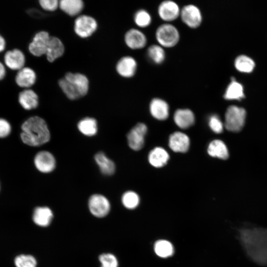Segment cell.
<instances>
[{"label": "cell", "instance_id": "obj_1", "mask_svg": "<svg viewBox=\"0 0 267 267\" xmlns=\"http://www.w3.org/2000/svg\"><path fill=\"white\" fill-rule=\"evenodd\" d=\"M238 238L253 261L267 266V228L243 227L238 230Z\"/></svg>", "mask_w": 267, "mask_h": 267}, {"label": "cell", "instance_id": "obj_2", "mask_svg": "<svg viewBox=\"0 0 267 267\" xmlns=\"http://www.w3.org/2000/svg\"><path fill=\"white\" fill-rule=\"evenodd\" d=\"M20 136L22 141L30 146H39L48 142L50 133L45 121L35 116L26 120L22 124Z\"/></svg>", "mask_w": 267, "mask_h": 267}, {"label": "cell", "instance_id": "obj_3", "mask_svg": "<svg viewBox=\"0 0 267 267\" xmlns=\"http://www.w3.org/2000/svg\"><path fill=\"white\" fill-rule=\"evenodd\" d=\"M59 86L66 96L72 100L85 96L89 88L87 77L81 73H67L60 79Z\"/></svg>", "mask_w": 267, "mask_h": 267}, {"label": "cell", "instance_id": "obj_4", "mask_svg": "<svg viewBox=\"0 0 267 267\" xmlns=\"http://www.w3.org/2000/svg\"><path fill=\"white\" fill-rule=\"evenodd\" d=\"M155 38L158 44L163 47L171 48L178 43L180 34L176 26L170 23H165L157 28Z\"/></svg>", "mask_w": 267, "mask_h": 267}, {"label": "cell", "instance_id": "obj_5", "mask_svg": "<svg viewBox=\"0 0 267 267\" xmlns=\"http://www.w3.org/2000/svg\"><path fill=\"white\" fill-rule=\"evenodd\" d=\"M246 115L245 109L235 105L229 106L225 114V128L229 131L238 132L243 128Z\"/></svg>", "mask_w": 267, "mask_h": 267}, {"label": "cell", "instance_id": "obj_6", "mask_svg": "<svg viewBox=\"0 0 267 267\" xmlns=\"http://www.w3.org/2000/svg\"><path fill=\"white\" fill-rule=\"evenodd\" d=\"M2 61L7 69L17 72L25 66L26 56L20 49L13 48L3 53Z\"/></svg>", "mask_w": 267, "mask_h": 267}, {"label": "cell", "instance_id": "obj_7", "mask_svg": "<svg viewBox=\"0 0 267 267\" xmlns=\"http://www.w3.org/2000/svg\"><path fill=\"white\" fill-rule=\"evenodd\" d=\"M179 17L185 25L192 29L199 27L202 22L200 9L193 4L185 5L181 8Z\"/></svg>", "mask_w": 267, "mask_h": 267}, {"label": "cell", "instance_id": "obj_8", "mask_svg": "<svg viewBox=\"0 0 267 267\" xmlns=\"http://www.w3.org/2000/svg\"><path fill=\"white\" fill-rule=\"evenodd\" d=\"M97 27V22L93 18L83 15L76 19L74 30L78 36L86 38L90 36L96 31Z\"/></svg>", "mask_w": 267, "mask_h": 267}, {"label": "cell", "instance_id": "obj_9", "mask_svg": "<svg viewBox=\"0 0 267 267\" xmlns=\"http://www.w3.org/2000/svg\"><path fill=\"white\" fill-rule=\"evenodd\" d=\"M50 37L47 32H37L28 45V50L33 55L39 57L45 55Z\"/></svg>", "mask_w": 267, "mask_h": 267}, {"label": "cell", "instance_id": "obj_10", "mask_svg": "<svg viewBox=\"0 0 267 267\" xmlns=\"http://www.w3.org/2000/svg\"><path fill=\"white\" fill-rule=\"evenodd\" d=\"M89 210L94 216L97 218L105 217L110 209L108 200L100 194L92 195L89 200Z\"/></svg>", "mask_w": 267, "mask_h": 267}, {"label": "cell", "instance_id": "obj_11", "mask_svg": "<svg viewBox=\"0 0 267 267\" xmlns=\"http://www.w3.org/2000/svg\"><path fill=\"white\" fill-rule=\"evenodd\" d=\"M181 8L175 1L166 0L161 2L158 7L159 17L166 23L175 21L180 16Z\"/></svg>", "mask_w": 267, "mask_h": 267}, {"label": "cell", "instance_id": "obj_12", "mask_svg": "<svg viewBox=\"0 0 267 267\" xmlns=\"http://www.w3.org/2000/svg\"><path fill=\"white\" fill-rule=\"evenodd\" d=\"M146 132L147 127L144 124H136L127 135L128 144L130 148L136 151L141 149L144 145V136Z\"/></svg>", "mask_w": 267, "mask_h": 267}, {"label": "cell", "instance_id": "obj_13", "mask_svg": "<svg viewBox=\"0 0 267 267\" xmlns=\"http://www.w3.org/2000/svg\"><path fill=\"white\" fill-rule=\"evenodd\" d=\"M36 79L35 71L27 66L17 71L14 77L15 84L23 89H30L36 83Z\"/></svg>", "mask_w": 267, "mask_h": 267}, {"label": "cell", "instance_id": "obj_14", "mask_svg": "<svg viewBox=\"0 0 267 267\" xmlns=\"http://www.w3.org/2000/svg\"><path fill=\"white\" fill-rule=\"evenodd\" d=\"M34 164L41 172L48 173L52 171L55 167V160L51 153L42 151L38 152L34 158Z\"/></svg>", "mask_w": 267, "mask_h": 267}, {"label": "cell", "instance_id": "obj_15", "mask_svg": "<svg viewBox=\"0 0 267 267\" xmlns=\"http://www.w3.org/2000/svg\"><path fill=\"white\" fill-rule=\"evenodd\" d=\"M147 38L140 30L131 29L125 35L126 45L132 49H139L144 47L147 44Z\"/></svg>", "mask_w": 267, "mask_h": 267}, {"label": "cell", "instance_id": "obj_16", "mask_svg": "<svg viewBox=\"0 0 267 267\" xmlns=\"http://www.w3.org/2000/svg\"><path fill=\"white\" fill-rule=\"evenodd\" d=\"M137 67L136 60L132 56H126L121 58L117 62L116 70L120 76L128 78L135 75Z\"/></svg>", "mask_w": 267, "mask_h": 267}, {"label": "cell", "instance_id": "obj_17", "mask_svg": "<svg viewBox=\"0 0 267 267\" xmlns=\"http://www.w3.org/2000/svg\"><path fill=\"white\" fill-rule=\"evenodd\" d=\"M18 101L24 109L31 110L38 107L39 98L34 90L31 89H23L18 93Z\"/></svg>", "mask_w": 267, "mask_h": 267}, {"label": "cell", "instance_id": "obj_18", "mask_svg": "<svg viewBox=\"0 0 267 267\" xmlns=\"http://www.w3.org/2000/svg\"><path fill=\"white\" fill-rule=\"evenodd\" d=\"M190 141L188 136L181 132H175L169 137V145L175 152L184 153L189 147Z\"/></svg>", "mask_w": 267, "mask_h": 267}, {"label": "cell", "instance_id": "obj_19", "mask_svg": "<svg viewBox=\"0 0 267 267\" xmlns=\"http://www.w3.org/2000/svg\"><path fill=\"white\" fill-rule=\"evenodd\" d=\"M149 110L151 115L156 119L164 120L169 116V105L161 98L152 99L150 103Z\"/></svg>", "mask_w": 267, "mask_h": 267}, {"label": "cell", "instance_id": "obj_20", "mask_svg": "<svg viewBox=\"0 0 267 267\" xmlns=\"http://www.w3.org/2000/svg\"><path fill=\"white\" fill-rule=\"evenodd\" d=\"M174 120L176 125L181 129H187L194 123L195 117L191 110L188 109H178L174 115Z\"/></svg>", "mask_w": 267, "mask_h": 267}, {"label": "cell", "instance_id": "obj_21", "mask_svg": "<svg viewBox=\"0 0 267 267\" xmlns=\"http://www.w3.org/2000/svg\"><path fill=\"white\" fill-rule=\"evenodd\" d=\"M64 52V46L58 38L50 37L45 55L49 62H53L57 58L61 57Z\"/></svg>", "mask_w": 267, "mask_h": 267}, {"label": "cell", "instance_id": "obj_22", "mask_svg": "<svg viewBox=\"0 0 267 267\" xmlns=\"http://www.w3.org/2000/svg\"><path fill=\"white\" fill-rule=\"evenodd\" d=\"M53 215L52 211L47 207H38L34 211L33 220L38 225L45 227L52 221Z\"/></svg>", "mask_w": 267, "mask_h": 267}, {"label": "cell", "instance_id": "obj_23", "mask_svg": "<svg viewBox=\"0 0 267 267\" xmlns=\"http://www.w3.org/2000/svg\"><path fill=\"white\" fill-rule=\"evenodd\" d=\"M245 96L244 88L241 84L238 82L233 78L227 87L223 94L226 100H240Z\"/></svg>", "mask_w": 267, "mask_h": 267}, {"label": "cell", "instance_id": "obj_24", "mask_svg": "<svg viewBox=\"0 0 267 267\" xmlns=\"http://www.w3.org/2000/svg\"><path fill=\"white\" fill-rule=\"evenodd\" d=\"M169 158L168 152L164 148L160 147L152 149L148 155L150 164L156 168L164 166L167 163Z\"/></svg>", "mask_w": 267, "mask_h": 267}, {"label": "cell", "instance_id": "obj_25", "mask_svg": "<svg viewBox=\"0 0 267 267\" xmlns=\"http://www.w3.org/2000/svg\"><path fill=\"white\" fill-rule=\"evenodd\" d=\"M59 6L66 14L74 16L81 12L84 3L81 0H61L59 1Z\"/></svg>", "mask_w": 267, "mask_h": 267}, {"label": "cell", "instance_id": "obj_26", "mask_svg": "<svg viewBox=\"0 0 267 267\" xmlns=\"http://www.w3.org/2000/svg\"><path fill=\"white\" fill-rule=\"evenodd\" d=\"M208 154L212 156L222 159L228 157V152L224 143L221 140L216 139L210 142L208 148Z\"/></svg>", "mask_w": 267, "mask_h": 267}, {"label": "cell", "instance_id": "obj_27", "mask_svg": "<svg viewBox=\"0 0 267 267\" xmlns=\"http://www.w3.org/2000/svg\"><path fill=\"white\" fill-rule=\"evenodd\" d=\"M94 159L102 174L111 175L115 171L114 162L109 159L104 153L100 152L95 154Z\"/></svg>", "mask_w": 267, "mask_h": 267}, {"label": "cell", "instance_id": "obj_28", "mask_svg": "<svg viewBox=\"0 0 267 267\" xmlns=\"http://www.w3.org/2000/svg\"><path fill=\"white\" fill-rule=\"evenodd\" d=\"M235 68L239 72L251 73L255 67V63L249 56L242 54L238 56L234 60Z\"/></svg>", "mask_w": 267, "mask_h": 267}, {"label": "cell", "instance_id": "obj_29", "mask_svg": "<svg viewBox=\"0 0 267 267\" xmlns=\"http://www.w3.org/2000/svg\"><path fill=\"white\" fill-rule=\"evenodd\" d=\"M79 130L85 135L92 136L97 131L96 121L92 118L87 117L81 120L78 124Z\"/></svg>", "mask_w": 267, "mask_h": 267}, {"label": "cell", "instance_id": "obj_30", "mask_svg": "<svg viewBox=\"0 0 267 267\" xmlns=\"http://www.w3.org/2000/svg\"><path fill=\"white\" fill-rule=\"evenodd\" d=\"M147 55L149 59L156 64L162 63L166 57L164 48L158 44L149 46L147 50Z\"/></svg>", "mask_w": 267, "mask_h": 267}, {"label": "cell", "instance_id": "obj_31", "mask_svg": "<svg viewBox=\"0 0 267 267\" xmlns=\"http://www.w3.org/2000/svg\"><path fill=\"white\" fill-rule=\"evenodd\" d=\"M154 250L158 256L165 258L172 255L174 253V247L169 241L161 239L155 243Z\"/></svg>", "mask_w": 267, "mask_h": 267}, {"label": "cell", "instance_id": "obj_32", "mask_svg": "<svg viewBox=\"0 0 267 267\" xmlns=\"http://www.w3.org/2000/svg\"><path fill=\"white\" fill-rule=\"evenodd\" d=\"M135 24L140 28H146L151 23L152 17L150 13L145 9L137 10L134 17Z\"/></svg>", "mask_w": 267, "mask_h": 267}, {"label": "cell", "instance_id": "obj_33", "mask_svg": "<svg viewBox=\"0 0 267 267\" xmlns=\"http://www.w3.org/2000/svg\"><path fill=\"white\" fill-rule=\"evenodd\" d=\"M122 202L126 208L133 209L135 208L139 204V196L134 191H127L123 194Z\"/></svg>", "mask_w": 267, "mask_h": 267}, {"label": "cell", "instance_id": "obj_34", "mask_svg": "<svg viewBox=\"0 0 267 267\" xmlns=\"http://www.w3.org/2000/svg\"><path fill=\"white\" fill-rule=\"evenodd\" d=\"M14 264L16 267H36L37 263L34 257L21 254L16 257Z\"/></svg>", "mask_w": 267, "mask_h": 267}, {"label": "cell", "instance_id": "obj_35", "mask_svg": "<svg viewBox=\"0 0 267 267\" xmlns=\"http://www.w3.org/2000/svg\"><path fill=\"white\" fill-rule=\"evenodd\" d=\"M101 267H118V263L116 257L110 253H104L99 256Z\"/></svg>", "mask_w": 267, "mask_h": 267}, {"label": "cell", "instance_id": "obj_36", "mask_svg": "<svg viewBox=\"0 0 267 267\" xmlns=\"http://www.w3.org/2000/svg\"><path fill=\"white\" fill-rule=\"evenodd\" d=\"M209 125L215 133L220 134L223 131V124L217 115H212L210 117Z\"/></svg>", "mask_w": 267, "mask_h": 267}, {"label": "cell", "instance_id": "obj_37", "mask_svg": "<svg viewBox=\"0 0 267 267\" xmlns=\"http://www.w3.org/2000/svg\"><path fill=\"white\" fill-rule=\"evenodd\" d=\"M11 126L5 119L0 118V138L7 137L11 133Z\"/></svg>", "mask_w": 267, "mask_h": 267}, {"label": "cell", "instance_id": "obj_38", "mask_svg": "<svg viewBox=\"0 0 267 267\" xmlns=\"http://www.w3.org/2000/svg\"><path fill=\"white\" fill-rule=\"evenodd\" d=\"M39 2L43 9L49 11L56 10L59 6V3L57 0H40Z\"/></svg>", "mask_w": 267, "mask_h": 267}, {"label": "cell", "instance_id": "obj_39", "mask_svg": "<svg viewBox=\"0 0 267 267\" xmlns=\"http://www.w3.org/2000/svg\"><path fill=\"white\" fill-rule=\"evenodd\" d=\"M7 68L2 61L0 60V82L3 81L7 75Z\"/></svg>", "mask_w": 267, "mask_h": 267}, {"label": "cell", "instance_id": "obj_40", "mask_svg": "<svg viewBox=\"0 0 267 267\" xmlns=\"http://www.w3.org/2000/svg\"><path fill=\"white\" fill-rule=\"evenodd\" d=\"M7 42L4 37L0 33V54L4 53L6 50Z\"/></svg>", "mask_w": 267, "mask_h": 267}, {"label": "cell", "instance_id": "obj_41", "mask_svg": "<svg viewBox=\"0 0 267 267\" xmlns=\"http://www.w3.org/2000/svg\"><path fill=\"white\" fill-rule=\"evenodd\" d=\"M0 188H1V185H0Z\"/></svg>", "mask_w": 267, "mask_h": 267}]
</instances>
